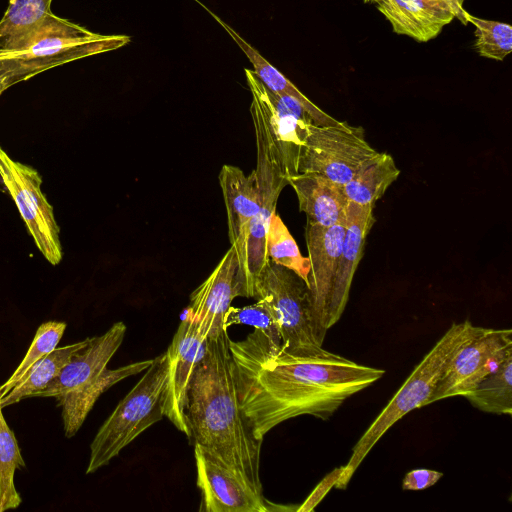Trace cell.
<instances>
[{
    "mask_svg": "<svg viewBox=\"0 0 512 512\" xmlns=\"http://www.w3.org/2000/svg\"><path fill=\"white\" fill-rule=\"evenodd\" d=\"M52 0H10L0 20V51L26 49L58 19Z\"/></svg>",
    "mask_w": 512,
    "mask_h": 512,
    "instance_id": "cell-19",
    "label": "cell"
},
{
    "mask_svg": "<svg viewBox=\"0 0 512 512\" xmlns=\"http://www.w3.org/2000/svg\"><path fill=\"white\" fill-rule=\"evenodd\" d=\"M345 235V215L329 227L306 222L305 240L310 263L308 288L315 318L326 333L329 297Z\"/></svg>",
    "mask_w": 512,
    "mask_h": 512,
    "instance_id": "cell-15",
    "label": "cell"
},
{
    "mask_svg": "<svg viewBox=\"0 0 512 512\" xmlns=\"http://www.w3.org/2000/svg\"><path fill=\"white\" fill-rule=\"evenodd\" d=\"M88 340L89 338H86L74 344L56 347L38 361L9 393L0 399V407L4 408L24 398L34 397L36 393L45 389L59 375L70 357L84 347Z\"/></svg>",
    "mask_w": 512,
    "mask_h": 512,
    "instance_id": "cell-24",
    "label": "cell"
},
{
    "mask_svg": "<svg viewBox=\"0 0 512 512\" xmlns=\"http://www.w3.org/2000/svg\"><path fill=\"white\" fill-rule=\"evenodd\" d=\"M266 250L270 261L293 271L308 286L309 259L302 256L296 241L276 212L272 215L269 222L266 235Z\"/></svg>",
    "mask_w": 512,
    "mask_h": 512,
    "instance_id": "cell-27",
    "label": "cell"
},
{
    "mask_svg": "<svg viewBox=\"0 0 512 512\" xmlns=\"http://www.w3.org/2000/svg\"><path fill=\"white\" fill-rule=\"evenodd\" d=\"M364 3H374L375 0H363Z\"/></svg>",
    "mask_w": 512,
    "mask_h": 512,
    "instance_id": "cell-36",
    "label": "cell"
},
{
    "mask_svg": "<svg viewBox=\"0 0 512 512\" xmlns=\"http://www.w3.org/2000/svg\"><path fill=\"white\" fill-rule=\"evenodd\" d=\"M378 151L366 140L365 130L339 121L311 124L302 146L298 173L321 174L344 186Z\"/></svg>",
    "mask_w": 512,
    "mask_h": 512,
    "instance_id": "cell-8",
    "label": "cell"
},
{
    "mask_svg": "<svg viewBox=\"0 0 512 512\" xmlns=\"http://www.w3.org/2000/svg\"><path fill=\"white\" fill-rule=\"evenodd\" d=\"M296 193L299 210L307 223L329 227L344 216L347 199L343 186L313 172L298 173L288 178Z\"/></svg>",
    "mask_w": 512,
    "mask_h": 512,
    "instance_id": "cell-18",
    "label": "cell"
},
{
    "mask_svg": "<svg viewBox=\"0 0 512 512\" xmlns=\"http://www.w3.org/2000/svg\"><path fill=\"white\" fill-rule=\"evenodd\" d=\"M465 0H453L454 5L458 11V19L464 24L467 25L466 21V11L463 8V3Z\"/></svg>",
    "mask_w": 512,
    "mask_h": 512,
    "instance_id": "cell-34",
    "label": "cell"
},
{
    "mask_svg": "<svg viewBox=\"0 0 512 512\" xmlns=\"http://www.w3.org/2000/svg\"><path fill=\"white\" fill-rule=\"evenodd\" d=\"M443 473L430 469H413L406 473L402 481L403 490H423L433 486Z\"/></svg>",
    "mask_w": 512,
    "mask_h": 512,
    "instance_id": "cell-32",
    "label": "cell"
},
{
    "mask_svg": "<svg viewBox=\"0 0 512 512\" xmlns=\"http://www.w3.org/2000/svg\"><path fill=\"white\" fill-rule=\"evenodd\" d=\"M344 465L336 467L329 474H327L319 484L310 493L307 499L297 509L298 512H310L322 501L326 494L335 487L337 481L342 475Z\"/></svg>",
    "mask_w": 512,
    "mask_h": 512,
    "instance_id": "cell-31",
    "label": "cell"
},
{
    "mask_svg": "<svg viewBox=\"0 0 512 512\" xmlns=\"http://www.w3.org/2000/svg\"><path fill=\"white\" fill-rule=\"evenodd\" d=\"M245 324L261 331L275 346H281L280 327L276 316L265 299L244 307L230 306L224 316L223 327L228 329L231 325Z\"/></svg>",
    "mask_w": 512,
    "mask_h": 512,
    "instance_id": "cell-30",
    "label": "cell"
},
{
    "mask_svg": "<svg viewBox=\"0 0 512 512\" xmlns=\"http://www.w3.org/2000/svg\"><path fill=\"white\" fill-rule=\"evenodd\" d=\"M152 360L130 363L117 369L106 368L93 381L56 398L62 409L65 436L71 438L78 432L101 394L121 380L145 371Z\"/></svg>",
    "mask_w": 512,
    "mask_h": 512,
    "instance_id": "cell-21",
    "label": "cell"
},
{
    "mask_svg": "<svg viewBox=\"0 0 512 512\" xmlns=\"http://www.w3.org/2000/svg\"><path fill=\"white\" fill-rule=\"evenodd\" d=\"M255 299H265L280 327L281 349L292 354L325 352L326 333L319 326L306 282L293 271L268 261L254 285Z\"/></svg>",
    "mask_w": 512,
    "mask_h": 512,
    "instance_id": "cell-6",
    "label": "cell"
},
{
    "mask_svg": "<svg viewBox=\"0 0 512 512\" xmlns=\"http://www.w3.org/2000/svg\"><path fill=\"white\" fill-rule=\"evenodd\" d=\"M207 340L186 315L166 351L168 372L163 413L188 438L189 430L184 414L186 393L193 372L206 354Z\"/></svg>",
    "mask_w": 512,
    "mask_h": 512,
    "instance_id": "cell-12",
    "label": "cell"
},
{
    "mask_svg": "<svg viewBox=\"0 0 512 512\" xmlns=\"http://www.w3.org/2000/svg\"><path fill=\"white\" fill-rule=\"evenodd\" d=\"M0 176L38 250L50 264H59L63 257L60 229L42 192L39 172L12 159L0 146Z\"/></svg>",
    "mask_w": 512,
    "mask_h": 512,
    "instance_id": "cell-9",
    "label": "cell"
},
{
    "mask_svg": "<svg viewBox=\"0 0 512 512\" xmlns=\"http://www.w3.org/2000/svg\"><path fill=\"white\" fill-rule=\"evenodd\" d=\"M23 467L25 461L18 442L0 407V512L15 509L21 504V497L14 484V474Z\"/></svg>",
    "mask_w": 512,
    "mask_h": 512,
    "instance_id": "cell-26",
    "label": "cell"
},
{
    "mask_svg": "<svg viewBox=\"0 0 512 512\" xmlns=\"http://www.w3.org/2000/svg\"><path fill=\"white\" fill-rule=\"evenodd\" d=\"M126 325L114 323L104 334L90 337L76 351L59 375L34 397L58 398L96 379L106 368L124 340Z\"/></svg>",
    "mask_w": 512,
    "mask_h": 512,
    "instance_id": "cell-17",
    "label": "cell"
},
{
    "mask_svg": "<svg viewBox=\"0 0 512 512\" xmlns=\"http://www.w3.org/2000/svg\"><path fill=\"white\" fill-rule=\"evenodd\" d=\"M484 329L468 320L449 327L354 445L335 485L337 489H346L357 468L390 427L410 411L430 404L437 383L455 353Z\"/></svg>",
    "mask_w": 512,
    "mask_h": 512,
    "instance_id": "cell-3",
    "label": "cell"
},
{
    "mask_svg": "<svg viewBox=\"0 0 512 512\" xmlns=\"http://www.w3.org/2000/svg\"><path fill=\"white\" fill-rule=\"evenodd\" d=\"M229 348L239 406L259 441L280 423L300 415L330 418L345 400L385 373L328 351L288 353L256 329L245 340L230 339Z\"/></svg>",
    "mask_w": 512,
    "mask_h": 512,
    "instance_id": "cell-1",
    "label": "cell"
},
{
    "mask_svg": "<svg viewBox=\"0 0 512 512\" xmlns=\"http://www.w3.org/2000/svg\"><path fill=\"white\" fill-rule=\"evenodd\" d=\"M467 23L475 27L474 49L484 58L502 61L512 51V26L466 13Z\"/></svg>",
    "mask_w": 512,
    "mask_h": 512,
    "instance_id": "cell-29",
    "label": "cell"
},
{
    "mask_svg": "<svg viewBox=\"0 0 512 512\" xmlns=\"http://www.w3.org/2000/svg\"><path fill=\"white\" fill-rule=\"evenodd\" d=\"M469 402L487 413L512 414V353L496 371L484 378L466 394Z\"/></svg>",
    "mask_w": 512,
    "mask_h": 512,
    "instance_id": "cell-25",
    "label": "cell"
},
{
    "mask_svg": "<svg viewBox=\"0 0 512 512\" xmlns=\"http://www.w3.org/2000/svg\"><path fill=\"white\" fill-rule=\"evenodd\" d=\"M238 296L242 297L238 260L230 246L210 275L191 293L187 316L202 336L215 337L225 330L224 316Z\"/></svg>",
    "mask_w": 512,
    "mask_h": 512,
    "instance_id": "cell-13",
    "label": "cell"
},
{
    "mask_svg": "<svg viewBox=\"0 0 512 512\" xmlns=\"http://www.w3.org/2000/svg\"><path fill=\"white\" fill-rule=\"evenodd\" d=\"M210 14L222 25L236 44H238L240 49L253 65L254 74L269 90L279 95H288L296 99L308 112L316 125H332L339 122V120L328 115L309 100L290 80L272 66L255 48L248 44L230 26L224 23L212 12H210Z\"/></svg>",
    "mask_w": 512,
    "mask_h": 512,
    "instance_id": "cell-22",
    "label": "cell"
},
{
    "mask_svg": "<svg viewBox=\"0 0 512 512\" xmlns=\"http://www.w3.org/2000/svg\"><path fill=\"white\" fill-rule=\"evenodd\" d=\"M373 209L352 202H347L345 207V235L328 302L327 330L338 322L345 310L354 274L364 254L366 238L376 222Z\"/></svg>",
    "mask_w": 512,
    "mask_h": 512,
    "instance_id": "cell-16",
    "label": "cell"
},
{
    "mask_svg": "<svg viewBox=\"0 0 512 512\" xmlns=\"http://www.w3.org/2000/svg\"><path fill=\"white\" fill-rule=\"evenodd\" d=\"M229 341L226 329L208 338L206 354L193 372L184 407L189 439L214 453L262 493V441L253 436L239 406Z\"/></svg>",
    "mask_w": 512,
    "mask_h": 512,
    "instance_id": "cell-2",
    "label": "cell"
},
{
    "mask_svg": "<svg viewBox=\"0 0 512 512\" xmlns=\"http://www.w3.org/2000/svg\"><path fill=\"white\" fill-rule=\"evenodd\" d=\"M376 8L389 21L394 33L417 42L436 38L454 16L429 6L423 0H375Z\"/></svg>",
    "mask_w": 512,
    "mask_h": 512,
    "instance_id": "cell-20",
    "label": "cell"
},
{
    "mask_svg": "<svg viewBox=\"0 0 512 512\" xmlns=\"http://www.w3.org/2000/svg\"><path fill=\"white\" fill-rule=\"evenodd\" d=\"M130 40L126 35L94 33L59 17L26 49L0 51V95L48 69L118 49Z\"/></svg>",
    "mask_w": 512,
    "mask_h": 512,
    "instance_id": "cell-4",
    "label": "cell"
},
{
    "mask_svg": "<svg viewBox=\"0 0 512 512\" xmlns=\"http://www.w3.org/2000/svg\"><path fill=\"white\" fill-rule=\"evenodd\" d=\"M197 486L201 491L200 511L267 512L269 508L250 482L214 453L194 443Z\"/></svg>",
    "mask_w": 512,
    "mask_h": 512,
    "instance_id": "cell-11",
    "label": "cell"
},
{
    "mask_svg": "<svg viewBox=\"0 0 512 512\" xmlns=\"http://www.w3.org/2000/svg\"><path fill=\"white\" fill-rule=\"evenodd\" d=\"M102 424L90 445L86 469L91 474L107 465L137 436L164 417L168 359L162 353Z\"/></svg>",
    "mask_w": 512,
    "mask_h": 512,
    "instance_id": "cell-5",
    "label": "cell"
},
{
    "mask_svg": "<svg viewBox=\"0 0 512 512\" xmlns=\"http://www.w3.org/2000/svg\"><path fill=\"white\" fill-rule=\"evenodd\" d=\"M250 114L256 142V181L260 196V209L252 225L246 248V268L243 280L244 297L254 296V285L261 270L269 261L266 235L280 193L288 179L270 140L262 113L252 99Z\"/></svg>",
    "mask_w": 512,
    "mask_h": 512,
    "instance_id": "cell-7",
    "label": "cell"
},
{
    "mask_svg": "<svg viewBox=\"0 0 512 512\" xmlns=\"http://www.w3.org/2000/svg\"><path fill=\"white\" fill-rule=\"evenodd\" d=\"M219 184L227 213L229 241L237 256L238 281L244 297L247 242L260 209L256 174L253 170L245 175L239 167L225 164L219 172Z\"/></svg>",
    "mask_w": 512,
    "mask_h": 512,
    "instance_id": "cell-14",
    "label": "cell"
},
{
    "mask_svg": "<svg viewBox=\"0 0 512 512\" xmlns=\"http://www.w3.org/2000/svg\"><path fill=\"white\" fill-rule=\"evenodd\" d=\"M400 173L390 154L377 152L343 186L347 201L374 208Z\"/></svg>",
    "mask_w": 512,
    "mask_h": 512,
    "instance_id": "cell-23",
    "label": "cell"
},
{
    "mask_svg": "<svg viewBox=\"0 0 512 512\" xmlns=\"http://www.w3.org/2000/svg\"><path fill=\"white\" fill-rule=\"evenodd\" d=\"M65 329L66 323L59 321H48L38 327L33 341L21 363L8 380L0 386V399L9 393L38 361L57 347Z\"/></svg>",
    "mask_w": 512,
    "mask_h": 512,
    "instance_id": "cell-28",
    "label": "cell"
},
{
    "mask_svg": "<svg viewBox=\"0 0 512 512\" xmlns=\"http://www.w3.org/2000/svg\"><path fill=\"white\" fill-rule=\"evenodd\" d=\"M0 190H1V191H6V188H5V186H4V183H3V180H2V178H1V176H0Z\"/></svg>",
    "mask_w": 512,
    "mask_h": 512,
    "instance_id": "cell-35",
    "label": "cell"
},
{
    "mask_svg": "<svg viewBox=\"0 0 512 512\" xmlns=\"http://www.w3.org/2000/svg\"><path fill=\"white\" fill-rule=\"evenodd\" d=\"M429 6L448 12L454 16V18H458V11L454 5L453 0H423Z\"/></svg>",
    "mask_w": 512,
    "mask_h": 512,
    "instance_id": "cell-33",
    "label": "cell"
},
{
    "mask_svg": "<svg viewBox=\"0 0 512 512\" xmlns=\"http://www.w3.org/2000/svg\"><path fill=\"white\" fill-rule=\"evenodd\" d=\"M512 353V330L485 328L453 356L431 396L430 404L465 396Z\"/></svg>",
    "mask_w": 512,
    "mask_h": 512,
    "instance_id": "cell-10",
    "label": "cell"
}]
</instances>
